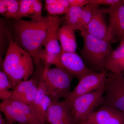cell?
Wrapping results in <instances>:
<instances>
[{
	"mask_svg": "<svg viewBox=\"0 0 124 124\" xmlns=\"http://www.w3.org/2000/svg\"><path fill=\"white\" fill-rule=\"evenodd\" d=\"M87 121L94 124H124V112L114 108L101 106Z\"/></svg>",
	"mask_w": 124,
	"mask_h": 124,
	"instance_id": "12",
	"label": "cell"
},
{
	"mask_svg": "<svg viewBox=\"0 0 124 124\" xmlns=\"http://www.w3.org/2000/svg\"></svg>",
	"mask_w": 124,
	"mask_h": 124,
	"instance_id": "34",
	"label": "cell"
},
{
	"mask_svg": "<svg viewBox=\"0 0 124 124\" xmlns=\"http://www.w3.org/2000/svg\"><path fill=\"white\" fill-rule=\"evenodd\" d=\"M14 89L13 85L6 73L3 70L0 71V99L2 101L10 99Z\"/></svg>",
	"mask_w": 124,
	"mask_h": 124,
	"instance_id": "23",
	"label": "cell"
},
{
	"mask_svg": "<svg viewBox=\"0 0 124 124\" xmlns=\"http://www.w3.org/2000/svg\"><path fill=\"white\" fill-rule=\"evenodd\" d=\"M71 7H82L89 4L91 0H68Z\"/></svg>",
	"mask_w": 124,
	"mask_h": 124,
	"instance_id": "27",
	"label": "cell"
},
{
	"mask_svg": "<svg viewBox=\"0 0 124 124\" xmlns=\"http://www.w3.org/2000/svg\"><path fill=\"white\" fill-rule=\"evenodd\" d=\"M102 9L98 6L94 8L93 17L86 32L91 35L110 42L113 40L112 36L105 23Z\"/></svg>",
	"mask_w": 124,
	"mask_h": 124,
	"instance_id": "13",
	"label": "cell"
},
{
	"mask_svg": "<svg viewBox=\"0 0 124 124\" xmlns=\"http://www.w3.org/2000/svg\"><path fill=\"white\" fill-rule=\"evenodd\" d=\"M101 106L111 107L124 112V76L122 73H108Z\"/></svg>",
	"mask_w": 124,
	"mask_h": 124,
	"instance_id": "7",
	"label": "cell"
},
{
	"mask_svg": "<svg viewBox=\"0 0 124 124\" xmlns=\"http://www.w3.org/2000/svg\"><path fill=\"white\" fill-rule=\"evenodd\" d=\"M19 6V0H0V14L6 19H17Z\"/></svg>",
	"mask_w": 124,
	"mask_h": 124,
	"instance_id": "20",
	"label": "cell"
},
{
	"mask_svg": "<svg viewBox=\"0 0 124 124\" xmlns=\"http://www.w3.org/2000/svg\"><path fill=\"white\" fill-rule=\"evenodd\" d=\"M56 67L63 68L80 80L85 76L93 72L85 64L76 52L62 51L58 57Z\"/></svg>",
	"mask_w": 124,
	"mask_h": 124,
	"instance_id": "9",
	"label": "cell"
},
{
	"mask_svg": "<svg viewBox=\"0 0 124 124\" xmlns=\"http://www.w3.org/2000/svg\"><path fill=\"white\" fill-rule=\"evenodd\" d=\"M85 122H84V123H81V124H85Z\"/></svg>",
	"mask_w": 124,
	"mask_h": 124,
	"instance_id": "32",
	"label": "cell"
},
{
	"mask_svg": "<svg viewBox=\"0 0 124 124\" xmlns=\"http://www.w3.org/2000/svg\"><path fill=\"white\" fill-rule=\"evenodd\" d=\"M107 71L105 70L99 72H93L85 76L79 81L77 85L64 100L70 104L78 97L103 87L106 81Z\"/></svg>",
	"mask_w": 124,
	"mask_h": 124,
	"instance_id": "8",
	"label": "cell"
},
{
	"mask_svg": "<svg viewBox=\"0 0 124 124\" xmlns=\"http://www.w3.org/2000/svg\"><path fill=\"white\" fill-rule=\"evenodd\" d=\"M82 8L71 7L65 14L64 19L73 31L80 29V20Z\"/></svg>",
	"mask_w": 124,
	"mask_h": 124,
	"instance_id": "22",
	"label": "cell"
},
{
	"mask_svg": "<svg viewBox=\"0 0 124 124\" xmlns=\"http://www.w3.org/2000/svg\"><path fill=\"white\" fill-rule=\"evenodd\" d=\"M46 122L50 124H76L66 100L53 101L48 108Z\"/></svg>",
	"mask_w": 124,
	"mask_h": 124,
	"instance_id": "10",
	"label": "cell"
},
{
	"mask_svg": "<svg viewBox=\"0 0 124 124\" xmlns=\"http://www.w3.org/2000/svg\"><path fill=\"white\" fill-rule=\"evenodd\" d=\"M122 74H123V75H124V70L123 71V72H122Z\"/></svg>",
	"mask_w": 124,
	"mask_h": 124,
	"instance_id": "30",
	"label": "cell"
},
{
	"mask_svg": "<svg viewBox=\"0 0 124 124\" xmlns=\"http://www.w3.org/2000/svg\"><path fill=\"white\" fill-rule=\"evenodd\" d=\"M58 39L62 51L76 52L77 45L75 34L73 29L66 23L60 27L58 33Z\"/></svg>",
	"mask_w": 124,
	"mask_h": 124,
	"instance_id": "14",
	"label": "cell"
},
{
	"mask_svg": "<svg viewBox=\"0 0 124 124\" xmlns=\"http://www.w3.org/2000/svg\"><path fill=\"white\" fill-rule=\"evenodd\" d=\"M85 124H94L93 122H90V121H86V122L85 123Z\"/></svg>",
	"mask_w": 124,
	"mask_h": 124,
	"instance_id": "29",
	"label": "cell"
},
{
	"mask_svg": "<svg viewBox=\"0 0 124 124\" xmlns=\"http://www.w3.org/2000/svg\"><path fill=\"white\" fill-rule=\"evenodd\" d=\"M49 23V15L31 20L0 19V27L6 34L34 59L43 49Z\"/></svg>",
	"mask_w": 124,
	"mask_h": 124,
	"instance_id": "1",
	"label": "cell"
},
{
	"mask_svg": "<svg viewBox=\"0 0 124 124\" xmlns=\"http://www.w3.org/2000/svg\"><path fill=\"white\" fill-rule=\"evenodd\" d=\"M122 2H123V4L124 5V0H122Z\"/></svg>",
	"mask_w": 124,
	"mask_h": 124,
	"instance_id": "31",
	"label": "cell"
},
{
	"mask_svg": "<svg viewBox=\"0 0 124 124\" xmlns=\"http://www.w3.org/2000/svg\"><path fill=\"white\" fill-rule=\"evenodd\" d=\"M18 19L28 17L31 20L42 17V4L38 0H20Z\"/></svg>",
	"mask_w": 124,
	"mask_h": 124,
	"instance_id": "15",
	"label": "cell"
},
{
	"mask_svg": "<svg viewBox=\"0 0 124 124\" xmlns=\"http://www.w3.org/2000/svg\"><path fill=\"white\" fill-rule=\"evenodd\" d=\"M6 35L9 40V46L2 63V70L14 89L19 82L29 79L34 72L35 67L32 57Z\"/></svg>",
	"mask_w": 124,
	"mask_h": 124,
	"instance_id": "2",
	"label": "cell"
},
{
	"mask_svg": "<svg viewBox=\"0 0 124 124\" xmlns=\"http://www.w3.org/2000/svg\"><path fill=\"white\" fill-rule=\"evenodd\" d=\"M97 6H93L89 4L82 7L81 16V32L86 31L93 17L94 9Z\"/></svg>",
	"mask_w": 124,
	"mask_h": 124,
	"instance_id": "24",
	"label": "cell"
},
{
	"mask_svg": "<svg viewBox=\"0 0 124 124\" xmlns=\"http://www.w3.org/2000/svg\"><path fill=\"white\" fill-rule=\"evenodd\" d=\"M0 110L9 124H14L15 123L19 124H33L21 111L6 101L1 103Z\"/></svg>",
	"mask_w": 124,
	"mask_h": 124,
	"instance_id": "16",
	"label": "cell"
},
{
	"mask_svg": "<svg viewBox=\"0 0 124 124\" xmlns=\"http://www.w3.org/2000/svg\"></svg>",
	"mask_w": 124,
	"mask_h": 124,
	"instance_id": "33",
	"label": "cell"
},
{
	"mask_svg": "<svg viewBox=\"0 0 124 124\" xmlns=\"http://www.w3.org/2000/svg\"><path fill=\"white\" fill-rule=\"evenodd\" d=\"M44 73L38 82V92L32 106L46 120L48 108L53 101L47 95L45 90L42 78Z\"/></svg>",
	"mask_w": 124,
	"mask_h": 124,
	"instance_id": "17",
	"label": "cell"
},
{
	"mask_svg": "<svg viewBox=\"0 0 124 124\" xmlns=\"http://www.w3.org/2000/svg\"><path fill=\"white\" fill-rule=\"evenodd\" d=\"M81 35L84 41L81 57L85 63L93 71L106 70L107 62L114 50L110 42L95 37L86 31L81 32Z\"/></svg>",
	"mask_w": 124,
	"mask_h": 124,
	"instance_id": "3",
	"label": "cell"
},
{
	"mask_svg": "<svg viewBox=\"0 0 124 124\" xmlns=\"http://www.w3.org/2000/svg\"><path fill=\"white\" fill-rule=\"evenodd\" d=\"M49 16V25L43 45L44 49L39 52L35 60H41L50 64H52L62 51L58 39V33L61 26L62 19L59 16Z\"/></svg>",
	"mask_w": 124,
	"mask_h": 124,
	"instance_id": "6",
	"label": "cell"
},
{
	"mask_svg": "<svg viewBox=\"0 0 124 124\" xmlns=\"http://www.w3.org/2000/svg\"><path fill=\"white\" fill-rule=\"evenodd\" d=\"M70 7L68 0L45 1V9L50 15L58 16L65 14Z\"/></svg>",
	"mask_w": 124,
	"mask_h": 124,
	"instance_id": "21",
	"label": "cell"
},
{
	"mask_svg": "<svg viewBox=\"0 0 124 124\" xmlns=\"http://www.w3.org/2000/svg\"><path fill=\"white\" fill-rule=\"evenodd\" d=\"M102 10L104 13L109 14L108 27L113 40L124 41V5L122 4Z\"/></svg>",
	"mask_w": 124,
	"mask_h": 124,
	"instance_id": "11",
	"label": "cell"
},
{
	"mask_svg": "<svg viewBox=\"0 0 124 124\" xmlns=\"http://www.w3.org/2000/svg\"><path fill=\"white\" fill-rule=\"evenodd\" d=\"M104 92V86L78 97L69 104L76 124L86 122L95 109L101 106Z\"/></svg>",
	"mask_w": 124,
	"mask_h": 124,
	"instance_id": "5",
	"label": "cell"
},
{
	"mask_svg": "<svg viewBox=\"0 0 124 124\" xmlns=\"http://www.w3.org/2000/svg\"><path fill=\"white\" fill-rule=\"evenodd\" d=\"M0 124H9L6 118H4L2 114H0Z\"/></svg>",
	"mask_w": 124,
	"mask_h": 124,
	"instance_id": "28",
	"label": "cell"
},
{
	"mask_svg": "<svg viewBox=\"0 0 124 124\" xmlns=\"http://www.w3.org/2000/svg\"><path fill=\"white\" fill-rule=\"evenodd\" d=\"M38 82L31 86L18 101L32 106L38 92Z\"/></svg>",
	"mask_w": 124,
	"mask_h": 124,
	"instance_id": "25",
	"label": "cell"
},
{
	"mask_svg": "<svg viewBox=\"0 0 124 124\" xmlns=\"http://www.w3.org/2000/svg\"><path fill=\"white\" fill-rule=\"evenodd\" d=\"M45 65L42 78L46 94L53 101H58L62 98L66 99L71 93L74 76L62 68L50 69L49 65Z\"/></svg>",
	"mask_w": 124,
	"mask_h": 124,
	"instance_id": "4",
	"label": "cell"
},
{
	"mask_svg": "<svg viewBox=\"0 0 124 124\" xmlns=\"http://www.w3.org/2000/svg\"><path fill=\"white\" fill-rule=\"evenodd\" d=\"M122 4V0H91L89 4L94 6H98L99 5H104L112 7Z\"/></svg>",
	"mask_w": 124,
	"mask_h": 124,
	"instance_id": "26",
	"label": "cell"
},
{
	"mask_svg": "<svg viewBox=\"0 0 124 124\" xmlns=\"http://www.w3.org/2000/svg\"><path fill=\"white\" fill-rule=\"evenodd\" d=\"M106 70L112 73H122L124 70V41L113 50L107 62Z\"/></svg>",
	"mask_w": 124,
	"mask_h": 124,
	"instance_id": "18",
	"label": "cell"
},
{
	"mask_svg": "<svg viewBox=\"0 0 124 124\" xmlns=\"http://www.w3.org/2000/svg\"><path fill=\"white\" fill-rule=\"evenodd\" d=\"M6 101L21 111L31 120L32 124H45L46 121L44 117L32 105L25 104L19 101L10 99Z\"/></svg>",
	"mask_w": 124,
	"mask_h": 124,
	"instance_id": "19",
	"label": "cell"
}]
</instances>
